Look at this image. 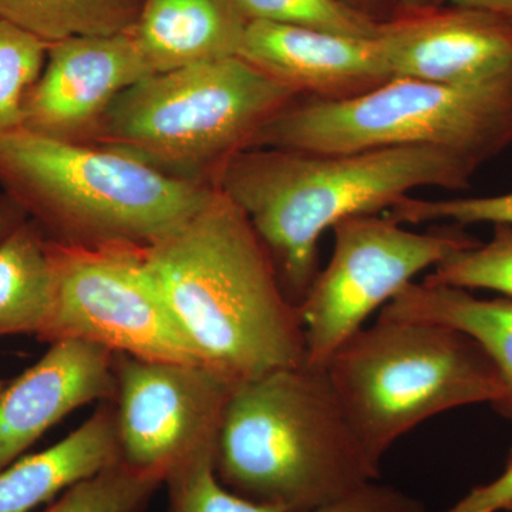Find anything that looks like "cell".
Segmentation results:
<instances>
[{
	"instance_id": "cell-24",
	"label": "cell",
	"mask_w": 512,
	"mask_h": 512,
	"mask_svg": "<svg viewBox=\"0 0 512 512\" xmlns=\"http://www.w3.org/2000/svg\"><path fill=\"white\" fill-rule=\"evenodd\" d=\"M165 512H291L276 505L248 500L221 483L214 456L192 458L175 467L164 480Z\"/></svg>"
},
{
	"instance_id": "cell-1",
	"label": "cell",
	"mask_w": 512,
	"mask_h": 512,
	"mask_svg": "<svg viewBox=\"0 0 512 512\" xmlns=\"http://www.w3.org/2000/svg\"><path fill=\"white\" fill-rule=\"evenodd\" d=\"M478 165L427 146L355 153L244 148L212 185L244 212L298 309L318 271L323 232L355 215L384 214L417 188L466 190Z\"/></svg>"
},
{
	"instance_id": "cell-31",
	"label": "cell",
	"mask_w": 512,
	"mask_h": 512,
	"mask_svg": "<svg viewBox=\"0 0 512 512\" xmlns=\"http://www.w3.org/2000/svg\"><path fill=\"white\" fill-rule=\"evenodd\" d=\"M396 10H412L429 5L430 0H394Z\"/></svg>"
},
{
	"instance_id": "cell-4",
	"label": "cell",
	"mask_w": 512,
	"mask_h": 512,
	"mask_svg": "<svg viewBox=\"0 0 512 512\" xmlns=\"http://www.w3.org/2000/svg\"><path fill=\"white\" fill-rule=\"evenodd\" d=\"M0 188L50 241L136 248L181 227L215 190L119 151L25 128L0 137Z\"/></svg>"
},
{
	"instance_id": "cell-15",
	"label": "cell",
	"mask_w": 512,
	"mask_h": 512,
	"mask_svg": "<svg viewBox=\"0 0 512 512\" xmlns=\"http://www.w3.org/2000/svg\"><path fill=\"white\" fill-rule=\"evenodd\" d=\"M247 25L232 0H144L128 33L157 74L239 56Z\"/></svg>"
},
{
	"instance_id": "cell-27",
	"label": "cell",
	"mask_w": 512,
	"mask_h": 512,
	"mask_svg": "<svg viewBox=\"0 0 512 512\" xmlns=\"http://www.w3.org/2000/svg\"><path fill=\"white\" fill-rule=\"evenodd\" d=\"M443 512H512V451L500 476L473 488Z\"/></svg>"
},
{
	"instance_id": "cell-3",
	"label": "cell",
	"mask_w": 512,
	"mask_h": 512,
	"mask_svg": "<svg viewBox=\"0 0 512 512\" xmlns=\"http://www.w3.org/2000/svg\"><path fill=\"white\" fill-rule=\"evenodd\" d=\"M214 466L234 493L291 512L311 511L380 477L325 369L306 362L235 387Z\"/></svg>"
},
{
	"instance_id": "cell-5",
	"label": "cell",
	"mask_w": 512,
	"mask_h": 512,
	"mask_svg": "<svg viewBox=\"0 0 512 512\" xmlns=\"http://www.w3.org/2000/svg\"><path fill=\"white\" fill-rule=\"evenodd\" d=\"M299 97L239 56L194 64L128 87L87 144L212 184L218 168Z\"/></svg>"
},
{
	"instance_id": "cell-7",
	"label": "cell",
	"mask_w": 512,
	"mask_h": 512,
	"mask_svg": "<svg viewBox=\"0 0 512 512\" xmlns=\"http://www.w3.org/2000/svg\"><path fill=\"white\" fill-rule=\"evenodd\" d=\"M512 144V70L470 84L392 79L343 100L301 97L256 131L248 148L355 153L427 146L478 165Z\"/></svg>"
},
{
	"instance_id": "cell-32",
	"label": "cell",
	"mask_w": 512,
	"mask_h": 512,
	"mask_svg": "<svg viewBox=\"0 0 512 512\" xmlns=\"http://www.w3.org/2000/svg\"><path fill=\"white\" fill-rule=\"evenodd\" d=\"M9 382H6V380L0 379V396H2L3 390L6 389V386H8Z\"/></svg>"
},
{
	"instance_id": "cell-22",
	"label": "cell",
	"mask_w": 512,
	"mask_h": 512,
	"mask_svg": "<svg viewBox=\"0 0 512 512\" xmlns=\"http://www.w3.org/2000/svg\"><path fill=\"white\" fill-rule=\"evenodd\" d=\"M493 237L461 249L431 269L423 279L431 285L487 289L512 299V225L494 224Z\"/></svg>"
},
{
	"instance_id": "cell-6",
	"label": "cell",
	"mask_w": 512,
	"mask_h": 512,
	"mask_svg": "<svg viewBox=\"0 0 512 512\" xmlns=\"http://www.w3.org/2000/svg\"><path fill=\"white\" fill-rule=\"evenodd\" d=\"M367 454L382 463L404 434L437 414L503 394L493 360L450 326L377 316L323 366Z\"/></svg>"
},
{
	"instance_id": "cell-18",
	"label": "cell",
	"mask_w": 512,
	"mask_h": 512,
	"mask_svg": "<svg viewBox=\"0 0 512 512\" xmlns=\"http://www.w3.org/2000/svg\"><path fill=\"white\" fill-rule=\"evenodd\" d=\"M56 293L50 239L26 220L0 242V338L46 329Z\"/></svg>"
},
{
	"instance_id": "cell-17",
	"label": "cell",
	"mask_w": 512,
	"mask_h": 512,
	"mask_svg": "<svg viewBox=\"0 0 512 512\" xmlns=\"http://www.w3.org/2000/svg\"><path fill=\"white\" fill-rule=\"evenodd\" d=\"M379 316L414 322L439 323L466 333L493 360L503 394L495 412L512 420V299H481L466 289L412 282Z\"/></svg>"
},
{
	"instance_id": "cell-8",
	"label": "cell",
	"mask_w": 512,
	"mask_h": 512,
	"mask_svg": "<svg viewBox=\"0 0 512 512\" xmlns=\"http://www.w3.org/2000/svg\"><path fill=\"white\" fill-rule=\"evenodd\" d=\"M332 229V258L298 306L306 363L315 367L325 366L417 275L480 242L458 229L410 231L379 214L355 215Z\"/></svg>"
},
{
	"instance_id": "cell-28",
	"label": "cell",
	"mask_w": 512,
	"mask_h": 512,
	"mask_svg": "<svg viewBox=\"0 0 512 512\" xmlns=\"http://www.w3.org/2000/svg\"><path fill=\"white\" fill-rule=\"evenodd\" d=\"M26 220L28 215L18 202L12 200L5 192H0V242Z\"/></svg>"
},
{
	"instance_id": "cell-20",
	"label": "cell",
	"mask_w": 512,
	"mask_h": 512,
	"mask_svg": "<svg viewBox=\"0 0 512 512\" xmlns=\"http://www.w3.org/2000/svg\"><path fill=\"white\" fill-rule=\"evenodd\" d=\"M163 487V474L136 470L119 461L73 485L42 512H146Z\"/></svg>"
},
{
	"instance_id": "cell-9",
	"label": "cell",
	"mask_w": 512,
	"mask_h": 512,
	"mask_svg": "<svg viewBox=\"0 0 512 512\" xmlns=\"http://www.w3.org/2000/svg\"><path fill=\"white\" fill-rule=\"evenodd\" d=\"M50 244L55 302L37 340L76 339L138 359L200 363L148 268L146 248Z\"/></svg>"
},
{
	"instance_id": "cell-29",
	"label": "cell",
	"mask_w": 512,
	"mask_h": 512,
	"mask_svg": "<svg viewBox=\"0 0 512 512\" xmlns=\"http://www.w3.org/2000/svg\"><path fill=\"white\" fill-rule=\"evenodd\" d=\"M429 5L463 6L487 10L512 19V0H430Z\"/></svg>"
},
{
	"instance_id": "cell-30",
	"label": "cell",
	"mask_w": 512,
	"mask_h": 512,
	"mask_svg": "<svg viewBox=\"0 0 512 512\" xmlns=\"http://www.w3.org/2000/svg\"><path fill=\"white\" fill-rule=\"evenodd\" d=\"M342 2L379 22H384L396 12L394 0H342Z\"/></svg>"
},
{
	"instance_id": "cell-11",
	"label": "cell",
	"mask_w": 512,
	"mask_h": 512,
	"mask_svg": "<svg viewBox=\"0 0 512 512\" xmlns=\"http://www.w3.org/2000/svg\"><path fill=\"white\" fill-rule=\"evenodd\" d=\"M151 74L128 32L52 43L26 97L22 128L87 144L111 103Z\"/></svg>"
},
{
	"instance_id": "cell-16",
	"label": "cell",
	"mask_w": 512,
	"mask_h": 512,
	"mask_svg": "<svg viewBox=\"0 0 512 512\" xmlns=\"http://www.w3.org/2000/svg\"><path fill=\"white\" fill-rule=\"evenodd\" d=\"M121 461L113 400L69 436L0 471V512H32Z\"/></svg>"
},
{
	"instance_id": "cell-10",
	"label": "cell",
	"mask_w": 512,
	"mask_h": 512,
	"mask_svg": "<svg viewBox=\"0 0 512 512\" xmlns=\"http://www.w3.org/2000/svg\"><path fill=\"white\" fill-rule=\"evenodd\" d=\"M120 458L167 474L215 456L225 409L238 383L201 363L160 362L114 353Z\"/></svg>"
},
{
	"instance_id": "cell-19",
	"label": "cell",
	"mask_w": 512,
	"mask_h": 512,
	"mask_svg": "<svg viewBox=\"0 0 512 512\" xmlns=\"http://www.w3.org/2000/svg\"><path fill=\"white\" fill-rule=\"evenodd\" d=\"M144 0H0V20L47 45L74 36H109L133 28Z\"/></svg>"
},
{
	"instance_id": "cell-2",
	"label": "cell",
	"mask_w": 512,
	"mask_h": 512,
	"mask_svg": "<svg viewBox=\"0 0 512 512\" xmlns=\"http://www.w3.org/2000/svg\"><path fill=\"white\" fill-rule=\"evenodd\" d=\"M198 362L235 383L306 362L298 309L251 222L215 188L181 227L146 248Z\"/></svg>"
},
{
	"instance_id": "cell-25",
	"label": "cell",
	"mask_w": 512,
	"mask_h": 512,
	"mask_svg": "<svg viewBox=\"0 0 512 512\" xmlns=\"http://www.w3.org/2000/svg\"><path fill=\"white\" fill-rule=\"evenodd\" d=\"M389 220L400 225H419L427 222H454L457 225H512V192L491 197L450 198V200H421L402 198L384 212Z\"/></svg>"
},
{
	"instance_id": "cell-13",
	"label": "cell",
	"mask_w": 512,
	"mask_h": 512,
	"mask_svg": "<svg viewBox=\"0 0 512 512\" xmlns=\"http://www.w3.org/2000/svg\"><path fill=\"white\" fill-rule=\"evenodd\" d=\"M114 394L113 352L83 340L50 343L0 396V471L74 410L111 402Z\"/></svg>"
},
{
	"instance_id": "cell-23",
	"label": "cell",
	"mask_w": 512,
	"mask_h": 512,
	"mask_svg": "<svg viewBox=\"0 0 512 512\" xmlns=\"http://www.w3.org/2000/svg\"><path fill=\"white\" fill-rule=\"evenodd\" d=\"M49 45L0 20V137L22 128L29 90L45 69Z\"/></svg>"
},
{
	"instance_id": "cell-21",
	"label": "cell",
	"mask_w": 512,
	"mask_h": 512,
	"mask_svg": "<svg viewBox=\"0 0 512 512\" xmlns=\"http://www.w3.org/2000/svg\"><path fill=\"white\" fill-rule=\"evenodd\" d=\"M242 16L278 25L322 30L336 35L376 39L379 20L357 12L342 0H232Z\"/></svg>"
},
{
	"instance_id": "cell-12",
	"label": "cell",
	"mask_w": 512,
	"mask_h": 512,
	"mask_svg": "<svg viewBox=\"0 0 512 512\" xmlns=\"http://www.w3.org/2000/svg\"><path fill=\"white\" fill-rule=\"evenodd\" d=\"M392 79L484 82L512 70V19L463 6L396 10L377 37Z\"/></svg>"
},
{
	"instance_id": "cell-14",
	"label": "cell",
	"mask_w": 512,
	"mask_h": 512,
	"mask_svg": "<svg viewBox=\"0 0 512 512\" xmlns=\"http://www.w3.org/2000/svg\"><path fill=\"white\" fill-rule=\"evenodd\" d=\"M239 57L318 100L359 96L392 80L379 40L252 20Z\"/></svg>"
},
{
	"instance_id": "cell-26",
	"label": "cell",
	"mask_w": 512,
	"mask_h": 512,
	"mask_svg": "<svg viewBox=\"0 0 512 512\" xmlns=\"http://www.w3.org/2000/svg\"><path fill=\"white\" fill-rule=\"evenodd\" d=\"M308 512H429L426 505L392 485L367 481Z\"/></svg>"
}]
</instances>
